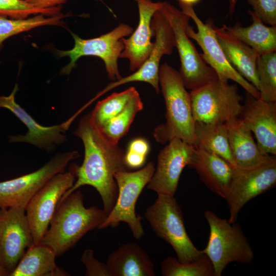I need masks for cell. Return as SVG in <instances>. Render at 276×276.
Wrapping results in <instances>:
<instances>
[{
  "label": "cell",
  "mask_w": 276,
  "mask_h": 276,
  "mask_svg": "<svg viewBox=\"0 0 276 276\" xmlns=\"http://www.w3.org/2000/svg\"><path fill=\"white\" fill-rule=\"evenodd\" d=\"M73 134L82 141L84 159L80 166L73 164L77 180L63 195L58 205L80 187L89 185L99 193L103 210L108 215L118 196L114 174L128 169L125 162L124 151L118 144L111 142L104 136L90 113L80 119Z\"/></svg>",
  "instance_id": "1"
},
{
  "label": "cell",
  "mask_w": 276,
  "mask_h": 276,
  "mask_svg": "<svg viewBox=\"0 0 276 276\" xmlns=\"http://www.w3.org/2000/svg\"><path fill=\"white\" fill-rule=\"evenodd\" d=\"M80 190H76L57 205L40 243L49 246L56 256L75 246L89 231L98 228L107 215L96 206L86 208Z\"/></svg>",
  "instance_id": "2"
},
{
  "label": "cell",
  "mask_w": 276,
  "mask_h": 276,
  "mask_svg": "<svg viewBox=\"0 0 276 276\" xmlns=\"http://www.w3.org/2000/svg\"><path fill=\"white\" fill-rule=\"evenodd\" d=\"M159 84L166 105V122L155 128L153 135L160 144L178 138L195 145L194 120L190 93L179 72L165 63L159 66Z\"/></svg>",
  "instance_id": "3"
},
{
  "label": "cell",
  "mask_w": 276,
  "mask_h": 276,
  "mask_svg": "<svg viewBox=\"0 0 276 276\" xmlns=\"http://www.w3.org/2000/svg\"><path fill=\"white\" fill-rule=\"evenodd\" d=\"M204 217L210 233L206 246L201 250L212 262L215 276H221L231 263L247 264L252 261L254 251L238 223H230L210 210L204 212Z\"/></svg>",
  "instance_id": "4"
},
{
  "label": "cell",
  "mask_w": 276,
  "mask_h": 276,
  "mask_svg": "<svg viewBox=\"0 0 276 276\" xmlns=\"http://www.w3.org/2000/svg\"><path fill=\"white\" fill-rule=\"evenodd\" d=\"M144 215L155 234L172 247L179 262H190L202 253L186 231L182 211L174 196L157 194Z\"/></svg>",
  "instance_id": "5"
},
{
  "label": "cell",
  "mask_w": 276,
  "mask_h": 276,
  "mask_svg": "<svg viewBox=\"0 0 276 276\" xmlns=\"http://www.w3.org/2000/svg\"><path fill=\"white\" fill-rule=\"evenodd\" d=\"M159 11L172 30L180 61L178 72L185 87L191 91L219 79L187 34L186 26L189 16L167 2H163Z\"/></svg>",
  "instance_id": "6"
},
{
  "label": "cell",
  "mask_w": 276,
  "mask_h": 276,
  "mask_svg": "<svg viewBox=\"0 0 276 276\" xmlns=\"http://www.w3.org/2000/svg\"><path fill=\"white\" fill-rule=\"evenodd\" d=\"M153 162L134 172L121 170L114 174L118 188L116 203L104 221L97 229L116 227L120 222L126 223L134 238L140 239L144 234L141 220L143 218L135 212L136 201L144 187L150 180L155 171Z\"/></svg>",
  "instance_id": "7"
},
{
  "label": "cell",
  "mask_w": 276,
  "mask_h": 276,
  "mask_svg": "<svg viewBox=\"0 0 276 276\" xmlns=\"http://www.w3.org/2000/svg\"><path fill=\"white\" fill-rule=\"evenodd\" d=\"M195 122L223 123L240 116L243 98L236 84L219 79L190 91Z\"/></svg>",
  "instance_id": "8"
},
{
  "label": "cell",
  "mask_w": 276,
  "mask_h": 276,
  "mask_svg": "<svg viewBox=\"0 0 276 276\" xmlns=\"http://www.w3.org/2000/svg\"><path fill=\"white\" fill-rule=\"evenodd\" d=\"M133 28L127 24H121L112 31L98 37L84 39L71 33L75 44L67 51L57 50L60 57L67 56L70 63L63 67L61 73L68 75L76 67V62L82 56H93L101 58L104 62L108 78L111 81L121 79L118 67V59L124 49L122 38L130 35Z\"/></svg>",
  "instance_id": "9"
},
{
  "label": "cell",
  "mask_w": 276,
  "mask_h": 276,
  "mask_svg": "<svg viewBox=\"0 0 276 276\" xmlns=\"http://www.w3.org/2000/svg\"><path fill=\"white\" fill-rule=\"evenodd\" d=\"M179 5L182 12L189 16L197 27L195 32L189 22L186 25L188 36L200 46L203 52L202 58L215 71L218 79L224 82L232 80L242 86L246 93L260 99L259 90L242 77L227 61L217 40L213 20L209 19L204 23L196 13L193 6L181 3Z\"/></svg>",
  "instance_id": "10"
},
{
  "label": "cell",
  "mask_w": 276,
  "mask_h": 276,
  "mask_svg": "<svg viewBox=\"0 0 276 276\" xmlns=\"http://www.w3.org/2000/svg\"><path fill=\"white\" fill-rule=\"evenodd\" d=\"M79 154L73 151L57 154L38 170L0 182V209L26 208L36 193L54 175L63 172Z\"/></svg>",
  "instance_id": "11"
},
{
  "label": "cell",
  "mask_w": 276,
  "mask_h": 276,
  "mask_svg": "<svg viewBox=\"0 0 276 276\" xmlns=\"http://www.w3.org/2000/svg\"><path fill=\"white\" fill-rule=\"evenodd\" d=\"M76 179L72 164L68 172L52 177L32 197L25 208L34 244L40 241L48 229L60 199Z\"/></svg>",
  "instance_id": "12"
},
{
  "label": "cell",
  "mask_w": 276,
  "mask_h": 276,
  "mask_svg": "<svg viewBox=\"0 0 276 276\" xmlns=\"http://www.w3.org/2000/svg\"><path fill=\"white\" fill-rule=\"evenodd\" d=\"M276 184V158L255 167L235 168L228 192L225 199L229 211L228 222H236L243 207L250 200L273 188Z\"/></svg>",
  "instance_id": "13"
},
{
  "label": "cell",
  "mask_w": 276,
  "mask_h": 276,
  "mask_svg": "<svg viewBox=\"0 0 276 276\" xmlns=\"http://www.w3.org/2000/svg\"><path fill=\"white\" fill-rule=\"evenodd\" d=\"M18 90V85L16 84L10 95L0 96V107L12 112L28 128L25 134L10 135L9 142L31 144L47 152L54 151L65 143L67 141L65 133L77 115L75 113L67 120L58 125L42 126L16 102L15 96Z\"/></svg>",
  "instance_id": "14"
},
{
  "label": "cell",
  "mask_w": 276,
  "mask_h": 276,
  "mask_svg": "<svg viewBox=\"0 0 276 276\" xmlns=\"http://www.w3.org/2000/svg\"><path fill=\"white\" fill-rule=\"evenodd\" d=\"M33 244L25 209H0V263L9 275Z\"/></svg>",
  "instance_id": "15"
},
{
  "label": "cell",
  "mask_w": 276,
  "mask_h": 276,
  "mask_svg": "<svg viewBox=\"0 0 276 276\" xmlns=\"http://www.w3.org/2000/svg\"><path fill=\"white\" fill-rule=\"evenodd\" d=\"M195 146L178 138L170 141L158 155L154 172L147 188L157 194L174 196L183 169L189 165Z\"/></svg>",
  "instance_id": "16"
},
{
  "label": "cell",
  "mask_w": 276,
  "mask_h": 276,
  "mask_svg": "<svg viewBox=\"0 0 276 276\" xmlns=\"http://www.w3.org/2000/svg\"><path fill=\"white\" fill-rule=\"evenodd\" d=\"M151 27L155 36L153 48L148 58L132 74L122 77L109 83L108 90L131 82H144L151 84L157 94H159V68L162 57L170 55L175 47V40L172 28L162 12L158 10L153 15Z\"/></svg>",
  "instance_id": "17"
},
{
  "label": "cell",
  "mask_w": 276,
  "mask_h": 276,
  "mask_svg": "<svg viewBox=\"0 0 276 276\" xmlns=\"http://www.w3.org/2000/svg\"><path fill=\"white\" fill-rule=\"evenodd\" d=\"M240 116V119L254 133L260 150L265 154L275 156L276 102L257 99L246 93Z\"/></svg>",
  "instance_id": "18"
},
{
  "label": "cell",
  "mask_w": 276,
  "mask_h": 276,
  "mask_svg": "<svg viewBox=\"0 0 276 276\" xmlns=\"http://www.w3.org/2000/svg\"><path fill=\"white\" fill-rule=\"evenodd\" d=\"M139 13L137 28L129 38H122L124 49L120 58L129 61V68L135 72L148 58L153 48L151 41L154 36L151 20L154 14L161 8L163 2H153L151 0H135Z\"/></svg>",
  "instance_id": "19"
},
{
  "label": "cell",
  "mask_w": 276,
  "mask_h": 276,
  "mask_svg": "<svg viewBox=\"0 0 276 276\" xmlns=\"http://www.w3.org/2000/svg\"><path fill=\"white\" fill-rule=\"evenodd\" d=\"M188 167L195 170L209 190L226 199L235 167L218 155L195 147Z\"/></svg>",
  "instance_id": "20"
},
{
  "label": "cell",
  "mask_w": 276,
  "mask_h": 276,
  "mask_svg": "<svg viewBox=\"0 0 276 276\" xmlns=\"http://www.w3.org/2000/svg\"><path fill=\"white\" fill-rule=\"evenodd\" d=\"M235 168L250 169L271 159L274 155L263 153L255 142L251 130L239 117L225 123Z\"/></svg>",
  "instance_id": "21"
},
{
  "label": "cell",
  "mask_w": 276,
  "mask_h": 276,
  "mask_svg": "<svg viewBox=\"0 0 276 276\" xmlns=\"http://www.w3.org/2000/svg\"><path fill=\"white\" fill-rule=\"evenodd\" d=\"M106 265L112 276H154V265L146 252L137 244L129 242L108 256Z\"/></svg>",
  "instance_id": "22"
},
{
  "label": "cell",
  "mask_w": 276,
  "mask_h": 276,
  "mask_svg": "<svg viewBox=\"0 0 276 276\" xmlns=\"http://www.w3.org/2000/svg\"><path fill=\"white\" fill-rule=\"evenodd\" d=\"M217 40L230 64L258 90L256 61L259 55L249 46L214 27Z\"/></svg>",
  "instance_id": "23"
},
{
  "label": "cell",
  "mask_w": 276,
  "mask_h": 276,
  "mask_svg": "<svg viewBox=\"0 0 276 276\" xmlns=\"http://www.w3.org/2000/svg\"><path fill=\"white\" fill-rule=\"evenodd\" d=\"M252 24L243 27L240 22L234 26L223 25L221 28L229 36L244 42L259 55L276 51V26H267L253 11L248 10Z\"/></svg>",
  "instance_id": "24"
},
{
  "label": "cell",
  "mask_w": 276,
  "mask_h": 276,
  "mask_svg": "<svg viewBox=\"0 0 276 276\" xmlns=\"http://www.w3.org/2000/svg\"><path fill=\"white\" fill-rule=\"evenodd\" d=\"M57 257L49 246L39 243L29 247L9 276H67L65 270L58 267Z\"/></svg>",
  "instance_id": "25"
},
{
  "label": "cell",
  "mask_w": 276,
  "mask_h": 276,
  "mask_svg": "<svg viewBox=\"0 0 276 276\" xmlns=\"http://www.w3.org/2000/svg\"><path fill=\"white\" fill-rule=\"evenodd\" d=\"M195 147L211 151L235 167L225 123L195 122Z\"/></svg>",
  "instance_id": "26"
},
{
  "label": "cell",
  "mask_w": 276,
  "mask_h": 276,
  "mask_svg": "<svg viewBox=\"0 0 276 276\" xmlns=\"http://www.w3.org/2000/svg\"><path fill=\"white\" fill-rule=\"evenodd\" d=\"M143 109V103L137 92L120 113L98 127L108 140L118 144L128 132L137 113Z\"/></svg>",
  "instance_id": "27"
},
{
  "label": "cell",
  "mask_w": 276,
  "mask_h": 276,
  "mask_svg": "<svg viewBox=\"0 0 276 276\" xmlns=\"http://www.w3.org/2000/svg\"><path fill=\"white\" fill-rule=\"evenodd\" d=\"M67 16L62 14L47 17L43 14H38L29 18L13 19L0 14V50L3 42L12 36L40 26H62V19Z\"/></svg>",
  "instance_id": "28"
},
{
  "label": "cell",
  "mask_w": 276,
  "mask_h": 276,
  "mask_svg": "<svg viewBox=\"0 0 276 276\" xmlns=\"http://www.w3.org/2000/svg\"><path fill=\"white\" fill-rule=\"evenodd\" d=\"M163 276H215L213 265L202 253L196 259L182 263L172 256L165 258L161 264Z\"/></svg>",
  "instance_id": "29"
},
{
  "label": "cell",
  "mask_w": 276,
  "mask_h": 276,
  "mask_svg": "<svg viewBox=\"0 0 276 276\" xmlns=\"http://www.w3.org/2000/svg\"><path fill=\"white\" fill-rule=\"evenodd\" d=\"M260 99L276 102V52L259 55L256 61Z\"/></svg>",
  "instance_id": "30"
},
{
  "label": "cell",
  "mask_w": 276,
  "mask_h": 276,
  "mask_svg": "<svg viewBox=\"0 0 276 276\" xmlns=\"http://www.w3.org/2000/svg\"><path fill=\"white\" fill-rule=\"evenodd\" d=\"M137 92L134 87H130L122 92L114 93L99 101L90 112L98 127L120 113Z\"/></svg>",
  "instance_id": "31"
},
{
  "label": "cell",
  "mask_w": 276,
  "mask_h": 276,
  "mask_svg": "<svg viewBox=\"0 0 276 276\" xmlns=\"http://www.w3.org/2000/svg\"><path fill=\"white\" fill-rule=\"evenodd\" d=\"M61 5L48 8L35 7L26 0H0V14L13 19H26L31 15L47 16L62 14Z\"/></svg>",
  "instance_id": "32"
},
{
  "label": "cell",
  "mask_w": 276,
  "mask_h": 276,
  "mask_svg": "<svg viewBox=\"0 0 276 276\" xmlns=\"http://www.w3.org/2000/svg\"><path fill=\"white\" fill-rule=\"evenodd\" d=\"M245 1L264 24L276 26V0Z\"/></svg>",
  "instance_id": "33"
},
{
  "label": "cell",
  "mask_w": 276,
  "mask_h": 276,
  "mask_svg": "<svg viewBox=\"0 0 276 276\" xmlns=\"http://www.w3.org/2000/svg\"><path fill=\"white\" fill-rule=\"evenodd\" d=\"M81 261L85 266L86 276H112L106 264L95 259L91 249L84 250Z\"/></svg>",
  "instance_id": "34"
},
{
  "label": "cell",
  "mask_w": 276,
  "mask_h": 276,
  "mask_svg": "<svg viewBox=\"0 0 276 276\" xmlns=\"http://www.w3.org/2000/svg\"><path fill=\"white\" fill-rule=\"evenodd\" d=\"M146 156L127 150L125 153V162L128 168H137L144 163Z\"/></svg>",
  "instance_id": "35"
},
{
  "label": "cell",
  "mask_w": 276,
  "mask_h": 276,
  "mask_svg": "<svg viewBox=\"0 0 276 276\" xmlns=\"http://www.w3.org/2000/svg\"><path fill=\"white\" fill-rule=\"evenodd\" d=\"M128 150L146 156L149 150V146L145 139L137 138L130 143Z\"/></svg>",
  "instance_id": "36"
},
{
  "label": "cell",
  "mask_w": 276,
  "mask_h": 276,
  "mask_svg": "<svg viewBox=\"0 0 276 276\" xmlns=\"http://www.w3.org/2000/svg\"><path fill=\"white\" fill-rule=\"evenodd\" d=\"M35 7L39 8H48L60 6L65 3L66 0H26ZM101 2L102 0H96Z\"/></svg>",
  "instance_id": "37"
},
{
  "label": "cell",
  "mask_w": 276,
  "mask_h": 276,
  "mask_svg": "<svg viewBox=\"0 0 276 276\" xmlns=\"http://www.w3.org/2000/svg\"><path fill=\"white\" fill-rule=\"evenodd\" d=\"M238 0H227L229 4L228 14L232 15L235 9Z\"/></svg>",
  "instance_id": "38"
},
{
  "label": "cell",
  "mask_w": 276,
  "mask_h": 276,
  "mask_svg": "<svg viewBox=\"0 0 276 276\" xmlns=\"http://www.w3.org/2000/svg\"><path fill=\"white\" fill-rule=\"evenodd\" d=\"M179 3L193 6L199 3L201 0H178Z\"/></svg>",
  "instance_id": "39"
},
{
  "label": "cell",
  "mask_w": 276,
  "mask_h": 276,
  "mask_svg": "<svg viewBox=\"0 0 276 276\" xmlns=\"http://www.w3.org/2000/svg\"><path fill=\"white\" fill-rule=\"evenodd\" d=\"M0 276H9V272L0 263Z\"/></svg>",
  "instance_id": "40"
}]
</instances>
